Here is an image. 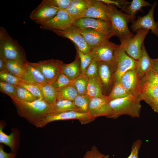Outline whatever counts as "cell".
Returning <instances> with one entry per match:
<instances>
[{"label": "cell", "instance_id": "1", "mask_svg": "<svg viewBox=\"0 0 158 158\" xmlns=\"http://www.w3.org/2000/svg\"><path fill=\"white\" fill-rule=\"evenodd\" d=\"M12 100L19 115L36 126L53 112L52 106L43 99H37L31 102L17 99Z\"/></svg>", "mask_w": 158, "mask_h": 158}, {"label": "cell", "instance_id": "2", "mask_svg": "<svg viewBox=\"0 0 158 158\" xmlns=\"http://www.w3.org/2000/svg\"><path fill=\"white\" fill-rule=\"evenodd\" d=\"M111 114L109 118L116 119L122 115L139 117L141 105L137 97L132 95L109 101Z\"/></svg>", "mask_w": 158, "mask_h": 158}, {"label": "cell", "instance_id": "3", "mask_svg": "<svg viewBox=\"0 0 158 158\" xmlns=\"http://www.w3.org/2000/svg\"><path fill=\"white\" fill-rule=\"evenodd\" d=\"M25 51L3 27H0V58L5 61H27Z\"/></svg>", "mask_w": 158, "mask_h": 158}, {"label": "cell", "instance_id": "4", "mask_svg": "<svg viewBox=\"0 0 158 158\" xmlns=\"http://www.w3.org/2000/svg\"><path fill=\"white\" fill-rule=\"evenodd\" d=\"M133 21L130 16L114 6L111 15L110 21L115 36L118 37L121 43L125 42L134 36L128 26V23Z\"/></svg>", "mask_w": 158, "mask_h": 158}, {"label": "cell", "instance_id": "5", "mask_svg": "<svg viewBox=\"0 0 158 158\" xmlns=\"http://www.w3.org/2000/svg\"><path fill=\"white\" fill-rule=\"evenodd\" d=\"M77 119L82 124H86L93 121L87 113H82L75 110H70L57 113L52 112L46 116L36 126L42 128L50 122L55 121Z\"/></svg>", "mask_w": 158, "mask_h": 158}, {"label": "cell", "instance_id": "6", "mask_svg": "<svg viewBox=\"0 0 158 158\" xmlns=\"http://www.w3.org/2000/svg\"><path fill=\"white\" fill-rule=\"evenodd\" d=\"M98 78L103 94L107 96L110 92L114 83L116 69L115 59L111 62H98Z\"/></svg>", "mask_w": 158, "mask_h": 158}, {"label": "cell", "instance_id": "7", "mask_svg": "<svg viewBox=\"0 0 158 158\" xmlns=\"http://www.w3.org/2000/svg\"><path fill=\"white\" fill-rule=\"evenodd\" d=\"M42 73L48 82L51 84L62 72L63 63L54 59L40 61L36 63L29 62Z\"/></svg>", "mask_w": 158, "mask_h": 158}, {"label": "cell", "instance_id": "8", "mask_svg": "<svg viewBox=\"0 0 158 158\" xmlns=\"http://www.w3.org/2000/svg\"><path fill=\"white\" fill-rule=\"evenodd\" d=\"M115 59L116 63L114 83L120 82L123 75L128 71L135 69L136 61L130 57L121 44L117 49Z\"/></svg>", "mask_w": 158, "mask_h": 158}, {"label": "cell", "instance_id": "9", "mask_svg": "<svg viewBox=\"0 0 158 158\" xmlns=\"http://www.w3.org/2000/svg\"><path fill=\"white\" fill-rule=\"evenodd\" d=\"M149 31L144 29H139L133 38L123 43H121L128 55L136 60L140 55L144 41Z\"/></svg>", "mask_w": 158, "mask_h": 158}, {"label": "cell", "instance_id": "10", "mask_svg": "<svg viewBox=\"0 0 158 158\" xmlns=\"http://www.w3.org/2000/svg\"><path fill=\"white\" fill-rule=\"evenodd\" d=\"M59 10L53 5L50 0H43L32 11L29 18L39 24L52 18Z\"/></svg>", "mask_w": 158, "mask_h": 158}, {"label": "cell", "instance_id": "11", "mask_svg": "<svg viewBox=\"0 0 158 158\" xmlns=\"http://www.w3.org/2000/svg\"><path fill=\"white\" fill-rule=\"evenodd\" d=\"M119 46L109 40L91 49L90 52L93 59L98 62H111L115 60Z\"/></svg>", "mask_w": 158, "mask_h": 158}, {"label": "cell", "instance_id": "12", "mask_svg": "<svg viewBox=\"0 0 158 158\" xmlns=\"http://www.w3.org/2000/svg\"><path fill=\"white\" fill-rule=\"evenodd\" d=\"M74 22L66 11L59 10L52 18L39 24L45 29L63 30L73 25Z\"/></svg>", "mask_w": 158, "mask_h": 158}, {"label": "cell", "instance_id": "13", "mask_svg": "<svg viewBox=\"0 0 158 158\" xmlns=\"http://www.w3.org/2000/svg\"><path fill=\"white\" fill-rule=\"evenodd\" d=\"M73 25L80 29L90 28L100 32L115 35L110 21L82 18L74 21Z\"/></svg>", "mask_w": 158, "mask_h": 158}, {"label": "cell", "instance_id": "14", "mask_svg": "<svg viewBox=\"0 0 158 158\" xmlns=\"http://www.w3.org/2000/svg\"><path fill=\"white\" fill-rule=\"evenodd\" d=\"M52 31L61 37L71 40L75 44L76 48L81 52L86 53L90 51L91 49L82 35L80 29L78 28L73 25L65 30Z\"/></svg>", "mask_w": 158, "mask_h": 158}, {"label": "cell", "instance_id": "15", "mask_svg": "<svg viewBox=\"0 0 158 158\" xmlns=\"http://www.w3.org/2000/svg\"><path fill=\"white\" fill-rule=\"evenodd\" d=\"M157 4V2H154L146 15L139 16L132 22L130 28L133 31L135 32L141 29L150 30L152 33L158 37V22H155L154 18V10Z\"/></svg>", "mask_w": 158, "mask_h": 158}, {"label": "cell", "instance_id": "16", "mask_svg": "<svg viewBox=\"0 0 158 158\" xmlns=\"http://www.w3.org/2000/svg\"><path fill=\"white\" fill-rule=\"evenodd\" d=\"M114 6L106 4L99 1L93 0L83 18H90L110 21L111 13Z\"/></svg>", "mask_w": 158, "mask_h": 158}, {"label": "cell", "instance_id": "17", "mask_svg": "<svg viewBox=\"0 0 158 158\" xmlns=\"http://www.w3.org/2000/svg\"><path fill=\"white\" fill-rule=\"evenodd\" d=\"M87 113L94 119L100 116L109 118L111 111L107 97L91 98Z\"/></svg>", "mask_w": 158, "mask_h": 158}, {"label": "cell", "instance_id": "18", "mask_svg": "<svg viewBox=\"0 0 158 158\" xmlns=\"http://www.w3.org/2000/svg\"><path fill=\"white\" fill-rule=\"evenodd\" d=\"M120 82L131 95L138 97L142 85L135 69L126 72L122 76Z\"/></svg>", "mask_w": 158, "mask_h": 158}, {"label": "cell", "instance_id": "19", "mask_svg": "<svg viewBox=\"0 0 158 158\" xmlns=\"http://www.w3.org/2000/svg\"><path fill=\"white\" fill-rule=\"evenodd\" d=\"M80 30L82 35L91 50L109 41L112 37L115 36L114 34L105 33L90 28Z\"/></svg>", "mask_w": 158, "mask_h": 158}, {"label": "cell", "instance_id": "20", "mask_svg": "<svg viewBox=\"0 0 158 158\" xmlns=\"http://www.w3.org/2000/svg\"><path fill=\"white\" fill-rule=\"evenodd\" d=\"M25 75L23 80L26 83L39 86L49 83L42 73L38 69L27 61L24 63Z\"/></svg>", "mask_w": 158, "mask_h": 158}, {"label": "cell", "instance_id": "21", "mask_svg": "<svg viewBox=\"0 0 158 158\" xmlns=\"http://www.w3.org/2000/svg\"><path fill=\"white\" fill-rule=\"evenodd\" d=\"M92 1L93 0H72L66 11L74 21L83 17Z\"/></svg>", "mask_w": 158, "mask_h": 158}, {"label": "cell", "instance_id": "22", "mask_svg": "<svg viewBox=\"0 0 158 158\" xmlns=\"http://www.w3.org/2000/svg\"><path fill=\"white\" fill-rule=\"evenodd\" d=\"M136 61L135 69L141 79L147 73L152 71V68L153 59L149 56L144 43L142 47L140 55Z\"/></svg>", "mask_w": 158, "mask_h": 158}, {"label": "cell", "instance_id": "23", "mask_svg": "<svg viewBox=\"0 0 158 158\" xmlns=\"http://www.w3.org/2000/svg\"><path fill=\"white\" fill-rule=\"evenodd\" d=\"M4 126L0 123V143L8 146L11 152L16 154L20 144L19 132L16 129H13L12 132L8 135L3 131Z\"/></svg>", "mask_w": 158, "mask_h": 158}, {"label": "cell", "instance_id": "24", "mask_svg": "<svg viewBox=\"0 0 158 158\" xmlns=\"http://www.w3.org/2000/svg\"><path fill=\"white\" fill-rule=\"evenodd\" d=\"M138 97L140 101H143L149 105L158 98V84L149 83L143 84Z\"/></svg>", "mask_w": 158, "mask_h": 158}, {"label": "cell", "instance_id": "25", "mask_svg": "<svg viewBox=\"0 0 158 158\" xmlns=\"http://www.w3.org/2000/svg\"><path fill=\"white\" fill-rule=\"evenodd\" d=\"M61 72L71 81L78 77L81 74L80 60L78 56L71 63H63Z\"/></svg>", "mask_w": 158, "mask_h": 158}, {"label": "cell", "instance_id": "26", "mask_svg": "<svg viewBox=\"0 0 158 158\" xmlns=\"http://www.w3.org/2000/svg\"><path fill=\"white\" fill-rule=\"evenodd\" d=\"M86 95L91 98L105 97L102 85L98 77L89 78Z\"/></svg>", "mask_w": 158, "mask_h": 158}, {"label": "cell", "instance_id": "27", "mask_svg": "<svg viewBox=\"0 0 158 158\" xmlns=\"http://www.w3.org/2000/svg\"><path fill=\"white\" fill-rule=\"evenodd\" d=\"M151 6L149 2L144 0H133L130 4L126 6L124 12L133 21L138 11H141L143 7Z\"/></svg>", "mask_w": 158, "mask_h": 158}, {"label": "cell", "instance_id": "28", "mask_svg": "<svg viewBox=\"0 0 158 158\" xmlns=\"http://www.w3.org/2000/svg\"><path fill=\"white\" fill-rule=\"evenodd\" d=\"M6 70L23 79L25 75L24 63L17 61H6Z\"/></svg>", "mask_w": 158, "mask_h": 158}, {"label": "cell", "instance_id": "29", "mask_svg": "<svg viewBox=\"0 0 158 158\" xmlns=\"http://www.w3.org/2000/svg\"><path fill=\"white\" fill-rule=\"evenodd\" d=\"M39 87L44 100L52 106L56 100L57 90L49 83Z\"/></svg>", "mask_w": 158, "mask_h": 158}, {"label": "cell", "instance_id": "30", "mask_svg": "<svg viewBox=\"0 0 158 158\" xmlns=\"http://www.w3.org/2000/svg\"><path fill=\"white\" fill-rule=\"evenodd\" d=\"M78 95L77 91L72 83L57 90L56 100L66 99L73 102Z\"/></svg>", "mask_w": 158, "mask_h": 158}, {"label": "cell", "instance_id": "31", "mask_svg": "<svg viewBox=\"0 0 158 158\" xmlns=\"http://www.w3.org/2000/svg\"><path fill=\"white\" fill-rule=\"evenodd\" d=\"M90 98L86 94H78L73 101L75 111L80 112L87 113Z\"/></svg>", "mask_w": 158, "mask_h": 158}, {"label": "cell", "instance_id": "32", "mask_svg": "<svg viewBox=\"0 0 158 158\" xmlns=\"http://www.w3.org/2000/svg\"><path fill=\"white\" fill-rule=\"evenodd\" d=\"M131 95L123 86L120 82L114 83L111 90L106 96L109 101L124 97Z\"/></svg>", "mask_w": 158, "mask_h": 158}, {"label": "cell", "instance_id": "33", "mask_svg": "<svg viewBox=\"0 0 158 158\" xmlns=\"http://www.w3.org/2000/svg\"><path fill=\"white\" fill-rule=\"evenodd\" d=\"M89 81V77L85 74H81L72 81V83L78 94L85 95Z\"/></svg>", "mask_w": 158, "mask_h": 158}, {"label": "cell", "instance_id": "34", "mask_svg": "<svg viewBox=\"0 0 158 158\" xmlns=\"http://www.w3.org/2000/svg\"><path fill=\"white\" fill-rule=\"evenodd\" d=\"M52 107V112L54 113L70 110L75 111L73 102L66 99L56 100Z\"/></svg>", "mask_w": 158, "mask_h": 158}, {"label": "cell", "instance_id": "35", "mask_svg": "<svg viewBox=\"0 0 158 158\" xmlns=\"http://www.w3.org/2000/svg\"><path fill=\"white\" fill-rule=\"evenodd\" d=\"M37 99V97L24 87L20 86H17L16 98L14 99H17L26 102H31Z\"/></svg>", "mask_w": 158, "mask_h": 158}, {"label": "cell", "instance_id": "36", "mask_svg": "<svg viewBox=\"0 0 158 158\" xmlns=\"http://www.w3.org/2000/svg\"><path fill=\"white\" fill-rule=\"evenodd\" d=\"M0 80L16 86L25 83L22 79L12 74L6 70L0 72Z\"/></svg>", "mask_w": 158, "mask_h": 158}, {"label": "cell", "instance_id": "37", "mask_svg": "<svg viewBox=\"0 0 158 158\" xmlns=\"http://www.w3.org/2000/svg\"><path fill=\"white\" fill-rule=\"evenodd\" d=\"M76 49L80 60L81 73L84 74L86 69L91 63L93 59L90 52L84 53Z\"/></svg>", "mask_w": 158, "mask_h": 158}, {"label": "cell", "instance_id": "38", "mask_svg": "<svg viewBox=\"0 0 158 158\" xmlns=\"http://www.w3.org/2000/svg\"><path fill=\"white\" fill-rule=\"evenodd\" d=\"M72 82V81L70 80L61 72L51 84L57 90L71 84Z\"/></svg>", "mask_w": 158, "mask_h": 158}, {"label": "cell", "instance_id": "39", "mask_svg": "<svg viewBox=\"0 0 158 158\" xmlns=\"http://www.w3.org/2000/svg\"><path fill=\"white\" fill-rule=\"evenodd\" d=\"M16 86L0 80V91L9 96L12 99L16 98Z\"/></svg>", "mask_w": 158, "mask_h": 158}, {"label": "cell", "instance_id": "40", "mask_svg": "<svg viewBox=\"0 0 158 158\" xmlns=\"http://www.w3.org/2000/svg\"><path fill=\"white\" fill-rule=\"evenodd\" d=\"M85 74L89 78H98V62L95 60L93 59L86 69Z\"/></svg>", "mask_w": 158, "mask_h": 158}, {"label": "cell", "instance_id": "41", "mask_svg": "<svg viewBox=\"0 0 158 158\" xmlns=\"http://www.w3.org/2000/svg\"><path fill=\"white\" fill-rule=\"evenodd\" d=\"M140 79L142 85L146 83L158 84V72L152 70L147 73Z\"/></svg>", "mask_w": 158, "mask_h": 158}, {"label": "cell", "instance_id": "42", "mask_svg": "<svg viewBox=\"0 0 158 158\" xmlns=\"http://www.w3.org/2000/svg\"><path fill=\"white\" fill-rule=\"evenodd\" d=\"M106 4L116 6L124 11L126 6L131 2L125 0H99Z\"/></svg>", "mask_w": 158, "mask_h": 158}, {"label": "cell", "instance_id": "43", "mask_svg": "<svg viewBox=\"0 0 158 158\" xmlns=\"http://www.w3.org/2000/svg\"><path fill=\"white\" fill-rule=\"evenodd\" d=\"M19 86H21L28 90L32 95L38 99H43V98L39 86L30 84L23 83Z\"/></svg>", "mask_w": 158, "mask_h": 158}, {"label": "cell", "instance_id": "44", "mask_svg": "<svg viewBox=\"0 0 158 158\" xmlns=\"http://www.w3.org/2000/svg\"><path fill=\"white\" fill-rule=\"evenodd\" d=\"M142 141L140 140H137L133 142L131 148L130 153L127 158H139V151L142 145Z\"/></svg>", "mask_w": 158, "mask_h": 158}, {"label": "cell", "instance_id": "45", "mask_svg": "<svg viewBox=\"0 0 158 158\" xmlns=\"http://www.w3.org/2000/svg\"><path fill=\"white\" fill-rule=\"evenodd\" d=\"M51 3L60 10H65L72 0H50Z\"/></svg>", "mask_w": 158, "mask_h": 158}, {"label": "cell", "instance_id": "46", "mask_svg": "<svg viewBox=\"0 0 158 158\" xmlns=\"http://www.w3.org/2000/svg\"><path fill=\"white\" fill-rule=\"evenodd\" d=\"M103 155L95 145H93L91 150L86 152L83 158H101Z\"/></svg>", "mask_w": 158, "mask_h": 158}, {"label": "cell", "instance_id": "47", "mask_svg": "<svg viewBox=\"0 0 158 158\" xmlns=\"http://www.w3.org/2000/svg\"><path fill=\"white\" fill-rule=\"evenodd\" d=\"M16 154L11 152H6L4 149V146L0 145V158H16Z\"/></svg>", "mask_w": 158, "mask_h": 158}, {"label": "cell", "instance_id": "48", "mask_svg": "<svg viewBox=\"0 0 158 158\" xmlns=\"http://www.w3.org/2000/svg\"><path fill=\"white\" fill-rule=\"evenodd\" d=\"M155 112L158 113V98L149 104Z\"/></svg>", "mask_w": 158, "mask_h": 158}, {"label": "cell", "instance_id": "49", "mask_svg": "<svg viewBox=\"0 0 158 158\" xmlns=\"http://www.w3.org/2000/svg\"><path fill=\"white\" fill-rule=\"evenodd\" d=\"M6 61L0 58V72L6 70Z\"/></svg>", "mask_w": 158, "mask_h": 158}, {"label": "cell", "instance_id": "50", "mask_svg": "<svg viewBox=\"0 0 158 158\" xmlns=\"http://www.w3.org/2000/svg\"><path fill=\"white\" fill-rule=\"evenodd\" d=\"M152 71L158 72V61L156 59H153Z\"/></svg>", "mask_w": 158, "mask_h": 158}, {"label": "cell", "instance_id": "51", "mask_svg": "<svg viewBox=\"0 0 158 158\" xmlns=\"http://www.w3.org/2000/svg\"><path fill=\"white\" fill-rule=\"evenodd\" d=\"M101 158H109V155H105L104 154Z\"/></svg>", "mask_w": 158, "mask_h": 158}, {"label": "cell", "instance_id": "52", "mask_svg": "<svg viewBox=\"0 0 158 158\" xmlns=\"http://www.w3.org/2000/svg\"><path fill=\"white\" fill-rule=\"evenodd\" d=\"M156 59L158 61V58L157 59Z\"/></svg>", "mask_w": 158, "mask_h": 158}]
</instances>
